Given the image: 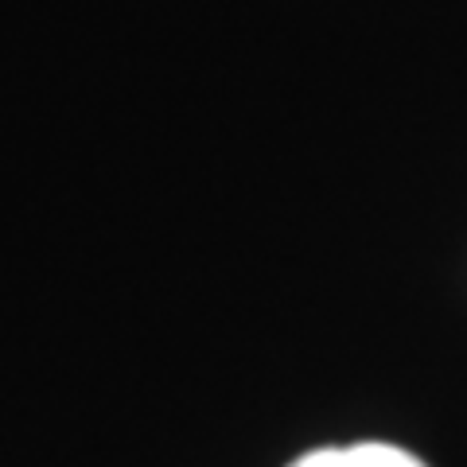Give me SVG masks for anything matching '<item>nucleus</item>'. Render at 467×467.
<instances>
[{
	"mask_svg": "<svg viewBox=\"0 0 467 467\" xmlns=\"http://www.w3.org/2000/svg\"><path fill=\"white\" fill-rule=\"evenodd\" d=\"M292 467H425L417 456L393 444H355V448H324L296 460Z\"/></svg>",
	"mask_w": 467,
	"mask_h": 467,
	"instance_id": "1",
	"label": "nucleus"
}]
</instances>
